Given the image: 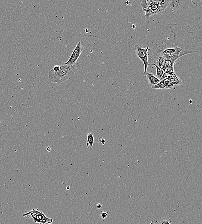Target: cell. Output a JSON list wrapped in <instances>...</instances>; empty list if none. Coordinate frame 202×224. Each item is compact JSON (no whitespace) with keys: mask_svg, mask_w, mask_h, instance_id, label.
<instances>
[{"mask_svg":"<svg viewBox=\"0 0 202 224\" xmlns=\"http://www.w3.org/2000/svg\"><path fill=\"white\" fill-rule=\"evenodd\" d=\"M174 35L170 40L167 36L166 40L158 44L175 50L179 58L193 53H202V30L189 26L183 28L181 25L172 24L170 26Z\"/></svg>","mask_w":202,"mask_h":224,"instance_id":"obj_1","label":"cell"},{"mask_svg":"<svg viewBox=\"0 0 202 224\" xmlns=\"http://www.w3.org/2000/svg\"><path fill=\"white\" fill-rule=\"evenodd\" d=\"M79 68V65L78 63L68 65L65 63L59 62L49 72V80L52 83H60L66 81L78 72Z\"/></svg>","mask_w":202,"mask_h":224,"instance_id":"obj_2","label":"cell"},{"mask_svg":"<svg viewBox=\"0 0 202 224\" xmlns=\"http://www.w3.org/2000/svg\"><path fill=\"white\" fill-rule=\"evenodd\" d=\"M135 54L137 57L142 61L144 66V71L143 74L146 75L148 73V68L149 66L148 61V51L150 50L148 47L146 48H142L141 44H136L134 46Z\"/></svg>","mask_w":202,"mask_h":224,"instance_id":"obj_3","label":"cell"},{"mask_svg":"<svg viewBox=\"0 0 202 224\" xmlns=\"http://www.w3.org/2000/svg\"><path fill=\"white\" fill-rule=\"evenodd\" d=\"M149 50L150 54H148V56H150V65L153 66L156 65L162 69L166 60L162 57L156 44H155L154 48L152 49H150Z\"/></svg>","mask_w":202,"mask_h":224,"instance_id":"obj_4","label":"cell"},{"mask_svg":"<svg viewBox=\"0 0 202 224\" xmlns=\"http://www.w3.org/2000/svg\"><path fill=\"white\" fill-rule=\"evenodd\" d=\"M83 49H84V47L82 46L81 42H79V43L76 44L74 50H73L72 54L71 55L69 60L65 64L68 65H72L76 63L81 54L83 51Z\"/></svg>","mask_w":202,"mask_h":224,"instance_id":"obj_5","label":"cell"},{"mask_svg":"<svg viewBox=\"0 0 202 224\" xmlns=\"http://www.w3.org/2000/svg\"><path fill=\"white\" fill-rule=\"evenodd\" d=\"M142 11L145 13V17L146 18L161 13L163 11L161 7L159 5L157 1H155L154 2L150 4L147 8Z\"/></svg>","mask_w":202,"mask_h":224,"instance_id":"obj_6","label":"cell"},{"mask_svg":"<svg viewBox=\"0 0 202 224\" xmlns=\"http://www.w3.org/2000/svg\"><path fill=\"white\" fill-rule=\"evenodd\" d=\"M31 211L37 215L42 222V224H45L47 223H48V224H52V222H53V220L52 219L48 218L43 213L40 212L38 209H33Z\"/></svg>","mask_w":202,"mask_h":224,"instance_id":"obj_7","label":"cell"},{"mask_svg":"<svg viewBox=\"0 0 202 224\" xmlns=\"http://www.w3.org/2000/svg\"><path fill=\"white\" fill-rule=\"evenodd\" d=\"M146 80L150 85L152 87L153 86L155 85L160 82V80L154 75L153 73H150L148 72L146 75Z\"/></svg>","mask_w":202,"mask_h":224,"instance_id":"obj_8","label":"cell"},{"mask_svg":"<svg viewBox=\"0 0 202 224\" xmlns=\"http://www.w3.org/2000/svg\"><path fill=\"white\" fill-rule=\"evenodd\" d=\"M169 74L168 79L172 83L175 85H179L182 84V81L176 75L174 72L168 73Z\"/></svg>","mask_w":202,"mask_h":224,"instance_id":"obj_9","label":"cell"},{"mask_svg":"<svg viewBox=\"0 0 202 224\" xmlns=\"http://www.w3.org/2000/svg\"><path fill=\"white\" fill-rule=\"evenodd\" d=\"M183 1V0H170L169 6L172 11H175L181 7Z\"/></svg>","mask_w":202,"mask_h":224,"instance_id":"obj_10","label":"cell"},{"mask_svg":"<svg viewBox=\"0 0 202 224\" xmlns=\"http://www.w3.org/2000/svg\"><path fill=\"white\" fill-rule=\"evenodd\" d=\"M174 64L170 60H166L162 70L165 73H170L174 72Z\"/></svg>","mask_w":202,"mask_h":224,"instance_id":"obj_11","label":"cell"},{"mask_svg":"<svg viewBox=\"0 0 202 224\" xmlns=\"http://www.w3.org/2000/svg\"><path fill=\"white\" fill-rule=\"evenodd\" d=\"M95 142V138L94 137V134L90 133L87 134V148H91L93 146Z\"/></svg>","mask_w":202,"mask_h":224,"instance_id":"obj_12","label":"cell"},{"mask_svg":"<svg viewBox=\"0 0 202 224\" xmlns=\"http://www.w3.org/2000/svg\"><path fill=\"white\" fill-rule=\"evenodd\" d=\"M29 215L31 216V217H32V218L34 222L37 223H38V224H42V222H41L40 219L38 218L37 215L35 214L34 213H33L32 212V211H29L28 213H26L24 214L23 215V216H24V217H28V216H29Z\"/></svg>","mask_w":202,"mask_h":224,"instance_id":"obj_13","label":"cell"},{"mask_svg":"<svg viewBox=\"0 0 202 224\" xmlns=\"http://www.w3.org/2000/svg\"><path fill=\"white\" fill-rule=\"evenodd\" d=\"M157 1L162 11H164L170 5V0H160Z\"/></svg>","mask_w":202,"mask_h":224,"instance_id":"obj_14","label":"cell"},{"mask_svg":"<svg viewBox=\"0 0 202 224\" xmlns=\"http://www.w3.org/2000/svg\"><path fill=\"white\" fill-rule=\"evenodd\" d=\"M151 88L153 89H161H161H163V90L168 89V87L165 85L162 81H160V82L157 85L153 86L151 87Z\"/></svg>","mask_w":202,"mask_h":224,"instance_id":"obj_15","label":"cell"},{"mask_svg":"<svg viewBox=\"0 0 202 224\" xmlns=\"http://www.w3.org/2000/svg\"><path fill=\"white\" fill-rule=\"evenodd\" d=\"M154 66L156 68V77L158 78L159 80H160L161 78H162L164 73V72H163V70L158 66L156 65H154Z\"/></svg>","mask_w":202,"mask_h":224,"instance_id":"obj_16","label":"cell"},{"mask_svg":"<svg viewBox=\"0 0 202 224\" xmlns=\"http://www.w3.org/2000/svg\"><path fill=\"white\" fill-rule=\"evenodd\" d=\"M162 81L163 82L165 85L168 87V89H171L174 86V85L171 82L169 79H166L162 80Z\"/></svg>","mask_w":202,"mask_h":224,"instance_id":"obj_17","label":"cell"},{"mask_svg":"<svg viewBox=\"0 0 202 224\" xmlns=\"http://www.w3.org/2000/svg\"><path fill=\"white\" fill-rule=\"evenodd\" d=\"M140 6L142 8V10L146 9L149 6L148 4L146 2V0H142L140 1Z\"/></svg>","mask_w":202,"mask_h":224,"instance_id":"obj_18","label":"cell"},{"mask_svg":"<svg viewBox=\"0 0 202 224\" xmlns=\"http://www.w3.org/2000/svg\"><path fill=\"white\" fill-rule=\"evenodd\" d=\"M193 5H195L197 7H199L202 6V0H192L191 1Z\"/></svg>","mask_w":202,"mask_h":224,"instance_id":"obj_19","label":"cell"},{"mask_svg":"<svg viewBox=\"0 0 202 224\" xmlns=\"http://www.w3.org/2000/svg\"><path fill=\"white\" fill-rule=\"evenodd\" d=\"M172 220L169 219H163L160 222V224H171Z\"/></svg>","mask_w":202,"mask_h":224,"instance_id":"obj_20","label":"cell"},{"mask_svg":"<svg viewBox=\"0 0 202 224\" xmlns=\"http://www.w3.org/2000/svg\"><path fill=\"white\" fill-rule=\"evenodd\" d=\"M107 213L106 212H103V211H102L101 213V216L102 218L103 219H106V218H107Z\"/></svg>","mask_w":202,"mask_h":224,"instance_id":"obj_21","label":"cell"},{"mask_svg":"<svg viewBox=\"0 0 202 224\" xmlns=\"http://www.w3.org/2000/svg\"><path fill=\"white\" fill-rule=\"evenodd\" d=\"M99 140L103 145H104L105 144V140L104 139H103L102 138H99Z\"/></svg>","mask_w":202,"mask_h":224,"instance_id":"obj_22","label":"cell"},{"mask_svg":"<svg viewBox=\"0 0 202 224\" xmlns=\"http://www.w3.org/2000/svg\"><path fill=\"white\" fill-rule=\"evenodd\" d=\"M97 208L101 209L102 207V205L100 203L97 204Z\"/></svg>","mask_w":202,"mask_h":224,"instance_id":"obj_23","label":"cell"},{"mask_svg":"<svg viewBox=\"0 0 202 224\" xmlns=\"http://www.w3.org/2000/svg\"><path fill=\"white\" fill-rule=\"evenodd\" d=\"M47 150H48V151H49V152H50L51 150V148H50V147H47Z\"/></svg>","mask_w":202,"mask_h":224,"instance_id":"obj_24","label":"cell"},{"mask_svg":"<svg viewBox=\"0 0 202 224\" xmlns=\"http://www.w3.org/2000/svg\"><path fill=\"white\" fill-rule=\"evenodd\" d=\"M150 224H155V220H152L151 221V223Z\"/></svg>","mask_w":202,"mask_h":224,"instance_id":"obj_25","label":"cell"},{"mask_svg":"<svg viewBox=\"0 0 202 224\" xmlns=\"http://www.w3.org/2000/svg\"><path fill=\"white\" fill-rule=\"evenodd\" d=\"M66 189H67V190H69V189H70V187H69V186H68V187H67V188H66Z\"/></svg>","mask_w":202,"mask_h":224,"instance_id":"obj_26","label":"cell"},{"mask_svg":"<svg viewBox=\"0 0 202 224\" xmlns=\"http://www.w3.org/2000/svg\"><path fill=\"white\" fill-rule=\"evenodd\" d=\"M126 4H127V5H128V4H129V2H128V1H127V2H126Z\"/></svg>","mask_w":202,"mask_h":224,"instance_id":"obj_27","label":"cell"},{"mask_svg":"<svg viewBox=\"0 0 202 224\" xmlns=\"http://www.w3.org/2000/svg\"></svg>","mask_w":202,"mask_h":224,"instance_id":"obj_28","label":"cell"}]
</instances>
